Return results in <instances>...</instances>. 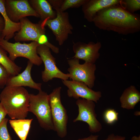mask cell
<instances>
[{
  "label": "cell",
  "mask_w": 140,
  "mask_h": 140,
  "mask_svg": "<svg viewBox=\"0 0 140 140\" xmlns=\"http://www.w3.org/2000/svg\"><path fill=\"white\" fill-rule=\"evenodd\" d=\"M101 30L127 35L140 31V16L131 13L120 4L103 9L96 14L93 22Z\"/></svg>",
  "instance_id": "6da1fadb"
},
{
  "label": "cell",
  "mask_w": 140,
  "mask_h": 140,
  "mask_svg": "<svg viewBox=\"0 0 140 140\" xmlns=\"http://www.w3.org/2000/svg\"><path fill=\"white\" fill-rule=\"evenodd\" d=\"M29 94L23 87L6 86L3 89L0 94V103L12 119L27 117Z\"/></svg>",
  "instance_id": "7a4b0ae2"
},
{
  "label": "cell",
  "mask_w": 140,
  "mask_h": 140,
  "mask_svg": "<svg viewBox=\"0 0 140 140\" xmlns=\"http://www.w3.org/2000/svg\"><path fill=\"white\" fill-rule=\"evenodd\" d=\"M21 25L19 31L15 33L14 37L17 42L32 41L40 44L45 45L56 54L59 51V48L50 43L45 35V27L41 23H34L26 17L19 21Z\"/></svg>",
  "instance_id": "3957f363"
},
{
  "label": "cell",
  "mask_w": 140,
  "mask_h": 140,
  "mask_svg": "<svg viewBox=\"0 0 140 140\" xmlns=\"http://www.w3.org/2000/svg\"><path fill=\"white\" fill-rule=\"evenodd\" d=\"M37 95L29 94L28 111L36 117L40 127L46 130L54 131L50 105L49 96L41 90Z\"/></svg>",
  "instance_id": "277c9868"
},
{
  "label": "cell",
  "mask_w": 140,
  "mask_h": 140,
  "mask_svg": "<svg viewBox=\"0 0 140 140\" xmlns=\"http://www.w3.org/2000/svg\"><path fill=\"white\" fill-rule=\"evenodd\" d=\"M61 87L54 89L48 96L54 131L58 136L63 138L67 134L68 118L66 110L61 101Z\"/></svg>",
  "instance_id": "5b68a950"
},
{
  "label": "cell",
  "mask_w": 140,
  "mask_h": 140,
  "mask_svg": "<svg viewBox=\"0 0 140 140\" xmlns=\"http://www.w3.org/2000/svg\"><path fill=\"white\" fill-rule=\"evenodd\" d=\"M40 45L34 41L28 44H22L19 42L12 43L4 39H1L0 40V46L9 53L8 57L12 61H14L17 57H22L38 66L43 63L37 52V47Z\"/></svg>",
  "instance_id": "8992f818"
},
{
  "label": "cell",
  "mask_w": 140,
  "mask_h": 140,
  "mask_svg": "<svg viewBox=\"0 0 140 140\" xmlns=\"http://www.w3.org/2000/svg\"><path fill=\"white\" fill-rule=\"evenodd\" d=\"M57 16L54 19L41 22L43 25L47 26L52 31L59 45H63L69 35L72 34L73 27L69 21L68 13L61 11L60 8L54 10Z\"/></svg>",
  "instance_id": "52a82bcc"
},
{
  "label": "cell",
  "mask_w": 140,
  "mask_h": 140,
  "mask_svg": "<svg viewBox=\"0 0 140 140\" xmlns=\"http://www.w3.org/2000/svg\"><path fill=\"white\" fill-rule=\"evenodd\" d=\"M67 62L69 67L67 69L69 78L73 80L83 82L92 89L95 79V64L86 62L80 64L79 59L75 58L69 59Z\"/></svg>",
  "instance_id": "ba28073f"
},
{
  "label": "cell",
  "mask_w": 140,
  "mask_h": 140,
  "mask_svg": "<svg viewBox=\"0 0 140 140\" xmlns=\"http://www.w3.org/2000/svg\"><path fill=\"white\" fill-rule=\"evenodd\" d=\"M50 49L42 44H40L37 48V53L44 65V69L41 74L43 81L46 82L55 78L63 80H68L69 77V74L64 73L57 67L55 58L51 54Z\"/></svg>",
  "instance_id": "9c48e42d"
},
{
  "label": "cell",
  "mask_w": 140,
  "mask_h": 140,
  "mask_svg": "<svg viewBox=\"0 0 140 140\" xmlns=\"http://www.w3.org/2000/svg\"><path fill=\"white\" fill-rule=\"evenodd\" d=\"M76 103L78 107V114L73 120V122L81 121L86 123L91 133H95L100 131L102 129V125L97 118L95 102L79 99L77 100Z\"/></svg>",
  "instance_id": "30bf717a"
},
{
  "label": "cell",
  "mask_w": 140,
  "mask_h": 140,
  "mask_svg": "<svg viewBox=\"0 0 140 140\" xmlns=\"http://www.w3.org/2000/svg\"><path fill=\"white\" fill-rule=\"evenodd\" d=\"M4 6L7 15L13 22H19L20 19L28 16L40 18L28 0H5Z\"/></svg>",
  "instance_id": "8fae6325"
},
{
  "label": "cell",
  "mask_w": 140,
  "mask_h": 140,
  "mask_svg": "<svg viewBox=\"0 0 140 140\" xmlns=\"http://www.w3.org/2000/svg\"><path fill=\"white\" fill-rule=\"evenodd\" d=\"M62 81L68 88L67 95L69 97L77 100L81 98L97 103L102 96L101 92L92 90L83 82L68 80Z\"/></svg>",
  "instance_id": "7c38bea8"
},
{
  "label": "cell",
  "mask_w": 140,
  "mask_h": 140,
  "mask_svg": "<svg viewBox=\"0 0 140 140\" xmlns=\"http://www.w3.org/2000/svg\"><path fill=\"white\" fill-rule=\"evenodd\" d=\"M101 46V43L99 41L96 43L90 41L88 43L80 41L73 43V49L75 54L72 58L95 64L100 57L99 51Z\"/></svg>",
  "instance_id": "4fadbf2b"
},
{
  "label": "cell",
  "mask_w": 140,
  "mask_h": 140,
  "mask_svg": "<svg viewBox=\"0 0 140 140\" xmlns=\"http://www.w3.org/2000/svg\"><path fill=\"white\" fill-rule=\"evenodd\" d=\"M33 65L29 60L24 71L17 75L11 76L6 86H27L39 91L41 90L42 83L35 82L31 76V71Z\"/></svg>",
  "instance_id": "5bb4252c"
},
{
  "label": "cell",
  "mask_w": 140,
  "mask_h": 140,
  "mask_svg": "<svg viewBox=\"0 0 140 140\" xmlns=\"http://www.w3.org/2000/svg\"><path fill=\"white\" fill-rule=\"evenodd\" d=\"M121 0H87L82 6L84 17L88 22H92L99 11L111 6L120 4Z\"/></svg>",
  "instance_id": "9a60e30c"
},
{
  "label": "cell",
  "mask_w": 140,
  "mask_h": 140,
  "mask_svg": "<svg viewBox=\"0 0 140 140\" xmlns=\"http://www.w3.org/2000/svg\"><path fill=\"white\" fill-rule=\"evenodd\" d=\"M4 2L5 0H0V13L4 22V27L1 39L8 41L14 37L16 33L19 31L21 25L20 22H13L9 18L5 11Z\"/></svg>",
  "instance_id": "2e32d148"
},
{
  "label": "cell",
  "mask_w": 140,
  "mask_h": 140,
  "mask_svg": "<svg viewBox=\"0 0 140 140\" xmlns=\"http://www.w3.org/2000/svg\"><path fill=\"white\" fill-rule=\"evenodd\" d=\"M29 3L32 8L38 14L40 19V23L55 18L57 16L54 10L47 0H29Z\"/></svg>",
  "instance_id": "e0dca14e"
},
{
  "label": "cell",
  "mask_w": 140,
  "mask_h": 140,
  "mask_svg": "<svg viewBox=\"0 0 140 140\" xmlns=\"http://www.w3.org/2000/svg\"><path fill=\"white\" fill-rule=\"evenodd\" d=\"M120 101L122 108L133 109L140 101V93L135 86L131 85L124 90L120 97Z\"/></svg>",
  "instance_id": "ac0fdd59"
},
{
  "label": "cell",
  "mask_w": 140,
  "mask_h": 140,
  "mask_svg": "<svg viewBox=\"0 0 140 140\" xmlns=\"http://www.w3.org/2000/svg\"><path fill=\"white\" fill-rule=\"evenodd\" d=\"M32 119L10 120L11 127L21 140H26L31 127Z\"/></svg>",
  "instance_id": "d6986e66"
},
{
  "label": "cell",
  "mask_w": 140,
  "mask_h": 140,
  "mask_svg": "<svg viewBox=\"0 0 140 140\" xmlns=\"http://www.w3.org/2000/svg\"><path fill=\"white\" fill-rule=\"evenodd\" d=\"M0 64L3 66L12 76L18 75L20 72L21 67L11 60L7 55L6 51L0 46Z\"/></svg>",
  "instance_id": "ffe728a7"
},
{
  "label": "cell",
  "mask_w": 140,
  "mask_h": 140,
  "mask_svg": "<svg viewBox=\"0 0 140 140\" xmlns=\"http://www.w3.org/2000/svg\"><path fill=\"white\" fill-rule=\"evenodd\" d=\"M120 4L131 13H134L140 9V0H121Z\"/></svg>",
  "instance_id": "44dd1931"
},
{
  "label": "cell",
  "mask_w": 140,
  "mask_h": 140,
  "mask_svg": "<svg viewBox=\"0 0 140 140\" xmlns=\"http://www.w3.org/2000/svg\"><path fill=\"white\" fill-rule=\"evenodd\" d=\"M87 0H63L60 10L65 12L70 8H78L82 6Z\"/></svg>",
  "instance_id": "7402d4cb"
},
{
  "label": "cell",
  "mask_w": 140,
  "mask_h": 140,
  "mask_svg": "<svg viewBox=\"0 0 140 140\" xmlns=\"http://www.w3.org/2000/svg\"><path fill=\"white\" fill-rule=\"evenodd\" d=\"M118 113L114 109H108L104 111L103 118L107 123L111 124L118 120Z\"/></svg>",
  "instance_id": "603a6c76"
},
{
  "label": "cell",
  "mask_w": 140,
  "mask_h": 140,
  "mask_svg": "<svg viewBox=\"0 0 140 140\" xmlns=\"http://www.w3.org/2000/svg\"><path fill=\"white\" fill-rule=\"evenodd\" d=\"M8 120L5 118L0 124V140H12L7 128Z\"/></svg>",
  "instance_id": "cb8c5ba5"
},
{
  "label": "cell",
  "mask_w": 140,
  "mask_h": 140,
  "mask_svg": "<svg viewBox=\"0 0 140 140\" xmlns=\"http://www.w3.org/2000/svg\"><path fill=\"white\" fill-rule=\"evenodd\" d=\"M11 76L6 69L0 64V88H3L6 85Z\"/></svg>",
  "instance_id": "d4e9b609"
},
{
  "label": "cell",
  "mask_w": 140,
  "mask_h": 140,
  "mask_svg": "<svg viewBox=\"0 0 140 140\" xmlns=\"http://www.w3.org/2000/svg\"><path fill=\"white\" fill-rule=\"evenodd\" d=\"M53 10L56 8H60L63 0H47Z\"/></svg>",
  "instance_id": "484cf974"
},
{
  "label": "cell",
  "mask_w": 140,
  "mask_h": 140,
  "mask_svg": "<svg viewBox=\"0 0 140 140\" xmlns=\"http://www.w3.org/2000/svg\"><path fill=\"white\" fill-rule=\"evenodd\" d=\"M125 137L118 135H115L112 133L108 135L106 138L104 140H125Z\"/></svg>",
  "instance_id": "4316f807"
},
{
  "label": "cell",
  "mask_w": 140,
  "mask_h": 140,
  "mask_svg": "<svg viewBox=\"0 0 140 140\" xmlns=\"http://www.w3.org/2000/svg\"><path fill=\"white\" fill-rule=\"evenodd\" d=\"M6 113L2 106L0 103V124L2 122L7 115Z\"/></svg>",
  "instance_id": "83f0119b"
},
{
  "label": "cell",
  "mask_w": 140,
  "mask_h": 140,
  "mask_svg": "<svg viewBox=\"0 0 140 140\" xmlns=\"http://www.w3.org/2000/svg\"><path fill=\"white\" fill-rule=\"evenodd\" d=\"M99 137L98 135H91L87 137L79 139L78 140H98Z\"/></svg>",
  "instance_id": "f1b7e54d"
},
{
  "label": "cell",
  "mask_w": 140,
  "mask_h": 140,
  "mask_svg": "<svg viewBox=\"0 0 140 140\" xmlns=\"http://www.w3.org/2000/svg\"><path fill=\"white\" fill-rule=\"evenodd\" d=\"M4 27V22L2 16L0 15V37L2 33Z\"/></svg>",
  "instance_id": "f546056e"
},
{
  "label": "cell",
  "mask_w": 140,
  "mask_h": 140,
  "mask_svg": "<svg viewBox=\"0 0 140 140\" xmlns=\"http://www.w3.org/2000/svg\"><path fill=\"white\" fill-rule=\"evenodd\" d=\"M130 140H140V135L138 136H133L131 137Z\"/></svg>",
  "instance_id": "4dcf8cb0"
},
{
  "label": "cell",
  "mask_w": 140,
  "mask_h": 140,
  "mask_svg": "<svg viewBox=\"0 0 140 140\" xmlns=\"http://www.w3.org/2000/svg\"><path fill=\"white\" fill-rule=\"evenodd\" d=\"M1 39V37H0V40Z\"/></svg>",
  "instance_id": "1f68e13d"
}]
</instances>
